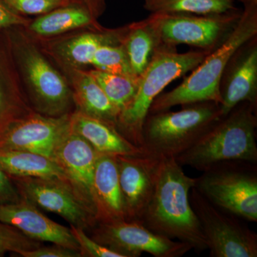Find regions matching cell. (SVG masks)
<instances>
[{
	"label": "cell",
	"instance_id": "6da1fadb",
	"mask_svg": "<svg viewBox=\"0 0 257 257\" xmlns=\"http://www.w3.org/2000/svg\"><path fill=\"white\" fill-rule=\"evenodd\" d=\"M195 182L175 158L160 159L155 188L140 221L154 232L187 243L199 253L207 246L189 202Z\"/></svg>",
	"mask_w": 257,
	"mask_h": 257
},
{
	"label": "cell",
	"instance_id": "7a4b0ae2",
	"mask_svg": "<svg viewBox=\"0 0 257 257\" xmlns=\"http://www.w3.org/2000/svg\"><path fill=\"white\" fill-rule=\"evenodd\" d=\"M242 4L243 9L239 22L229 37L211 52L179 85L157 96L149 114L202 101H214L220 104L219 84L226 64L241 45L257 36V3Z\"/></svg>",
	"mask_w": 257,
	"mask_h": 257
},
{
	"label": "cell",
	"instance_id": "3957f363",
	"mask_svg": "<svg viewBox=\"0 0 257 257\" xmlns=\"http://www.w3.org/2000/svg\"><path fill=\"white\" fill-rule=\"evenodd\" d=\"M256 109L257 104L247 101L238 104L176 161L202 172L230 161L257 164Z\"/></svg>",
	"mask_w": 257,
	"mask_h": 257
},
{
	"label": "cell",
	"instance_id": "277c9868",
	"mask_svg": "<svg viewBox=\"0 0 257 257\" xmlns=\"http://www.w3.org/2000/svg\"><path fill=\"white\" fill-rule=\"evenodd\" d=\"M210 52L197 50L179 53L176 47L162 45L157 47L140 77L136 95L119 115L118 131L141 148L143 124L152 102L167 86L194 70Z\"/></svg>",
	"mask_w": 257,
	"mask_h": 257
},
{
	"label": "cell",
	"instance_id": "5b68a950",
	"mask_svg": "<svg viewBox=\"0 0 257 257\" xmlns=\"http://www.w3.org/2000/svg\"><path fill=\"white\" fill-rule=\"evenodd\" d=\"M181 110L148 114L142 133L143 153L157 158H176L192 147L221 117L220 104L202 101Z\"/></svg>",
	"mask_w": 257,
	"mask_h": 257
},
{
	"label": "cell",
	"instance_id": "8992f818",
	"mask_svg": "<svg viewBox=\"0 0 257 257\" xmlns=\"http://www.w3.org/2000/svg\"><path fill=\"white\" fill-rule=\"evenodd\" d=\"M194 188L216 207L240 219L257 221V164L230 161L211 166Z\"/></svg>",
	"mask_w": 257,
	"mask_h": 257
},
{
	"label": "cell",
	"instance_id": "52a82bcc",
	"mask_svg": "<svg viewBox=\"0 0 257 257\" xmlns=\"http://www.w3.org/2000/svg\"><path fill=\"white\" fill-rule=\"evenodd\" d=\"M242 10L216 15L150 14L160 45L176 47L187 45L212 52L229 37L239 22Z\"/></svg>",
	"mask_w": 257,
	"mask_h": 257
},
{
	"label": "cell",
	"instance_id": "ba28073f",
	"mask_svg": "<svg viewBox=\"0 0 257 257\" xmlns=\"http://www.w3.org/2000/svg\"><path fill=\"white\" fill-rule=\"evenodd\" d=\"M189 202L211 257H256L257 234L237 216L216 207L193 187Z\"/></svg>",
	"mask_w": 257,
	"mask_h": 257
},
{
	"label": "cell",
	"instance_id": "9c48e42d",
	"mask_svg": "<svg viewBox=\"0 0 257 257\" xmlns=\"http://www.w3.org/2000/svg\"><path fill=\"white\" fill-rule=\"evenodd\" d=\"M91 237L122 257L143 253L155 257H181L192 250L189 245L154 232L137 220L119 219L98 222Z\"/></svg>",
	"mask_w": 257,
	"mask_h": 257
},
{
	"label": "cell",
	"instance_id": "30bf717a",
	"mask_svg": "<svg viewBox=\"0 0 257 257\" xmlns=\"http://www.w3.org/2000/svg\"><path fill=\"white\" fill-rule=\"evenodd\" d=\"M21 197L37 207L55 213L70 225L92 229L96 221L81 204L67 181L55 178H12Z\"/></svg>",
	"mask_w": 257,
	"mask_h": 257
},
{
	"label": "cell",
	"instance_id": "8fae6325",
	"mask_svg": "<svg viewBox=\"0 0 257 257\" xmlns=\"http://www.w3.org/2000/svg\"><path fill=\"white\" fill-rule=\"evenodd\" d=\"M70 130V116L31 115L0 128V152H34L53 160L57 145Z\"/></svg>",
	"mask_w": 257,
	"mask_h": 257
},
{
	"label": "cell",
	"instance_id": "7c38bea8",
	"mask_svg": "<svg viewBox=\"0 0 257 257\" xmlns=\"http://www.w3.org/2000/svg\"><path fill=\"white\" fill-rule=\"evenodd\" d=\"M98 153L72 128L64 135L54 153L53 160L63 170L67 182L81 204L97 223L94 202V167Z\"/></svg>",
	"mask_w": 257,
	"mask_h": 257
},
{
	"label": "cell",
	"instance_id": "4fadbf2b",
	"mask_svg": "<svg viewBox=\"0 0 257 257\" xmlns=\"http://www.w3.org/2000/svg\"><path fill=\"white\" fill-rule=\"evenodd\" d=\"M116 157L126 219L140 221L155 188L160 159L144 153Z\"/></svg>",
	"mask_w": 257,
	"mask_h": 257
},
{
	"label": "cell",
	"instance_id": "5bb4252c",
	"mask_svg": "<svg viewBox=\"0 0 257 257\" xmlns=\"http://www.w3.org/2000/svg\"><path fill=\"white\" fill-rule=\"evenodd\" d=\"M222 116L241 103L257 104V36L234 52L219 84Z\"/></svg>",
	"mask_w": 257,
	"mask_h": 257
},
{
	"label": "cell",
	"instance_id": "9a60e30c",
	"mask_svg": "<svg viewBox=\"0 0 257 257\" xmlns=\"http://www.w3.org/2000/svg\"><path fill=\"white\" fill-rule=\"evenodd\" d=\"M0 221L39 242L46 241L79 251L70 229L52 221L23 197L18 202L0 205Z\"/></svg>",
	"mask_w": 257,
	"mask_h": 257
},
{
	"label": "cell",
	"instance_id": "2e32d148",
	"mask_svg": "<svg viewBox=\"0 0 257 257\" xmlns=\"http://www.w3.org/2000/svg\"><path fill=\"white\" fill-rule=\"evenodd\" d=\"M24 61L40 106L49 114H60L67 108L70 97L63 78L36 51L28 50Z\"/></svg>",
	"mask_w": 257,
	"mask_h": 257
},
{
	"label": "cell",
	"instance_id": "e0dca14e",
	"mask_svg": "<svg viewBox=\"0 0 257 257\" xmlns=\"http://www.w3.org/2000/svg\"><path fill=\"white\" fill-rule=\"evenodd\" d=\"M93 189L97 223L126 219L115 155L98 154Z\"/></svg>",
	"mask_w": 257,
	"mask_h": 257
},
{
	"label": "cell",
	"instance_id": "ac0fdd59",
	"mask_svg": "<svg viewBox=\"0 0 257 257\" xmlns=\"http://www.w3.org/2000/svg\"><path fill=\"white\" fill-rule=\"evenodd\" d=\"M72 131L86 140L98 154L133 155L143 153L118 131L114 125L84 114L82 111L70 116Z\"/></svg>",
	"mask_w": 257,
	"mask_h": 257
},
{
	"label": "cell",
	"instance_id": "d6986e66",
	"mask_svg": "<svg viewBox=\"0 0 257 257\" xmlns=\"http://www.w3.org/2000/svg\"><path fill=\"white\" fill-rule=\"evenodd\" d=\"M0 168L11 178L40 177L67 182L63 170L55 160L34 152H0Z\"/></svg>",
	"mask_w": 257,
	"mask_h": 257
},
{
	"label": "cell",
	"instance_id": "ffe728a7",
	"mask_svg": "<svg viewBox=\"0 0 257 257\" xmlns=\"http://www.w3.org/2000/svg\"><path fill=\"white\" fill-rule=\"evenodd\" d=\"M120 42L124 47L134 74L141 77L150 64L160 40L148 19L133 23Z\"/></svg>",
	"mask_w": 257,
	"mask_h": 257
},
{
	"label": "cell",
	"instance_id": "44dd1931",
	"mask_svg": "<svg viewBox=\"0 0 257 257\" xmlns=\"http://www.w3.org/2000/svg\"><path fill=\"white\" fill-rule=\"evenodd\" d=\"M76 83V100L80 111L116 127L119 111L108 99L90 73H79Z\"/></svg>",
	"mask_w": 257,
	"mask_h": 257
},
{
	"label": "cell",
	"instance_id": "7402d4cb",
	"mask_svg": "<svg viewBox=\"0 0 257 257\" xmlns=\"http://www.w3.org/2000/svg\"><path fill=\"white\" fill-rule=\"evenodd\" d=\"M94 17L85 6L70 4L46 13L35 20L31 30L41 35H54L74 29L87 26Z\"/></svg>",
	"mask_w": 257,
	"mask_h": 257
},
{
	"label": "cell",
	"instance_id": "603a6c76",
	"mask_svg": "<svg viewBox=\"0 0 257 257\" xmlns=\"http://www.w3.org/2000/svg\"><path fill=\"white\" fill-rule=\"evenodd\" d=\"M150 14H222L236 9L234 0H145Z\"/></svg>",
	"mask_w": 257,
	"mask_h": 257
},
{
	"label": "cell",
	"instance_id": "cb8c5ba5",
	"mask_svg": "<svg viewBox=\"0 0 257 257\" xmlns=\"http://www.w3.org/2000/svg\"><path fill=\"white\" fill-rule=\"evenodd\" d=\"M89 73L119 114L132 102L138 92L140 77L108 73L97 69Z\"/></svg>",
	"mask_w": 257,
	"mask_h": 257
},
{
	"label": "cell",
	"instance_id": "d4e9b609",
	"mask_svg": "<svg viewBox=\"0 0 257 257\" xmlns=\"http://www.w3.org/2000/svg\"><path fill=\"white\" fill-rule=\"evenodd\" d=\"M119 36L106 34L87 33L75 37L63 47V55L71 63L75 65L92 64L96 50L105 44L120 42Z\"/></svg>",
	"mask_w": 257,
	"mask_h": 257
},
{
	"label": "cell",
	"instance_id": "484cf974",
	"mask_svg": "<svg viewBox=\"0 0 257 257\" xmlns=\"http://www.w3.org/2000/svg\"><path fill=\"white\" fill-rule=\"evenodd\" d=\"M91 64L97 70L108 73L135 76L130 65L127 54L121 44L101 45L94 54Z\"/></svg>",
	"mask_w": 257,
	"mask_h": 257
},
{
	"label": "cell",
	"instance_id": "4316f807",
	"mask_svg": "<svg viewBox=\"0 0 257 257\" xmlns=\"http://www.w3.org/2000/svg\"><path fill=\"white\" fill-rule=\"evenodd\" d=\"M40 246L39 241L30 239L14 226L0 221V257L8 252L18 254L20 251Z\"/></svg>",
	"mask_w": 257,
	"mask_h": 257
},
{
	"label": "cell",
	"instance_id": "83f0119b",
	"mask_svg": "<svg viewBox=\"0 0 257 257\" xmlns=\"http://www.w3.org/2000/svg\"><path fill=\"white\" fill-rule=\"evenodd\" d=\"M16 13L46 14L52 10L72 4V0H1Z\"/></svg>",
	"mask_w": 257,
	"mask_h": 257
},
{
	"label": "cell",
	"instance_id": "f1b7e54d",
	"mask_svg": "<svg viewBox=\"0 0 257 257\" xmlns=\"http://www.w3.org/2000/svg\"><path fill=\"white\" fill-rule=\"evenodd\" d=\"M71 232L78 243L82 256L88 257H122L110 248L96 242L92 237L88 236L84 229L70 225Z\"/></svg>",
	"mask_w": 257,
	"mask_h": 257
},
{
	"label": "cell",
	"instance_id": "f546056e",
	"mask_svg": "<svg viewBox=\"0 0 257 257\" xmlns=\"http://www.w3.org/2000/svg\"><path fill=\"white\" fill-rule=\"evenodd\" d=\"M18 255L23 257H81L80 251L60 245L39 246L36 248L20 251Z\"/></svg>",
	"mask_w": 257,
	"mask_h": 257
},
{
	"label": "cell",
	"instance_id": "4dcf8cb0",
	"mask_svg": "<svg viewBox=\"0 0 257 257\" xmlns=\"http://www.w3.org/2000/svg\"><path fill=\"white\" fill-rule=\"evenodd\" d=\"M21 199L13 179L0 168V205L17 202Z\"/></svg>",
	"mask_w": 257,
	"mask_h": 257
},
{
	"label": "cell",
	"instance_id": "1f68e13d",
	"mask_svg": "<svg viewBox=\"0 0 257 257\" xmlns=\"http://www.w3.org/2000/svg\"><path fill=\"white\" fill-rule=\"evenodd\" d=\"M25 23L23 18L0 0V28Z\"/></svg>",
	"mask_w": 257,
	"mask_h": 257
},
{
	"label": "cell",
	"instance_id": "d6a6232c",
	"mask_svg": "<svg viewBox=\"0 0 257 257\" xmlns=\"http://www.w3.org/2000/svg\"><path fill=\"white\" fill-rule=\"evenodd\" d=\"M82 2L94 18L102 14L106 8V0H82Z\"/></svg>",
	"mask_w": 257,
	"mask_h": 257
},
{
	"label": "cell",
	"instance_id": "836d02e7",
	"mask_svg": "<svg viewBox=\"0 0 257 257\" xmlns=\"http://www.w3.org/2000/svg\"><path fill=\"white\" fill-rule=\"evenodd\" d=\"M3 109H4V101H3V96L0 91V119L3 117Z\"/></svg>",
	"mask_w": 257,
	"mask_h": 257
},
{
	"label": "cell",
	"instance_id": "e575fe53",
	"mask_svg": "<svg viewBox=\"0 0 257 257\" xmlns=\"http://www.w3.org/2000/svg\"><path fill=\"white\" fill-rule=\"evenodd\" d=\"M241 3H257V0H239Z\"/></svg>",
	"mask_w": 257,
	"mask_h": 257
}]
</instances>
